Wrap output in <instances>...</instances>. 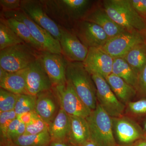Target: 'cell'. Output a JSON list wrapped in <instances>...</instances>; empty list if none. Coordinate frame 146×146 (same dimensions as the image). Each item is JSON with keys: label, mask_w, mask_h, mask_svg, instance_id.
<instances>
[{"label": "cell", "mask_w": 146, "mask_h": 146, "mask_svg": "<svg viewBox=\"0 0 146 146\" xmlns=\"http://www.w3.org/2000/svg\"><path fill=\"white\" fill-rule=\"evenodd\" d=\"M72 30L88 48L92 47L102 48L109 39L100 26L84 20L77 22Z\"/></svg>", "instance_id": "obj_11"}, {"label": "cell", "mask_w": 146, "mask_h": 146, "mask_svg": "<svg viewBox=\"0 0 146 146\" xmlns=\"http://www.w3.org/2000/svg\"><path fill=\"white\" fill-rule=\"evenodd\" d=\"M104 9L115 23L127 31L142 33L146 30V22L131 5L130 0H106Z\"/></svg>", "instance_id": "obj_2"}, {"label": "cell", "mask_w": 146, "mask_h": 146, "mask_svg": "<svg viewBox=\"0 0 146 146\" xmlns=\"http://www.w3.org/2000/svg\"><path fill=\"white\" fill-rule=\"evenodd\" d=\"M18 99V95L0 89V112L14 110Z\"/></svg>", "instance_id": "obj_29"}, {"label": "cell", "mask_w": 146, "mask_h": 146, "mask_svg": "<svg viewBox=\"0 0 146 146\" xmlns=\"http://www.w3.org/2000/svg\"><path fill=\"white\" fill-rule=\"evenodd\" d=\"M70 116V128L68 139L71 144L81 146L90 139L89 125L86 118Z\"/></svg>", "instance_id": "obj_20"}, {"label": "cell", "mask_w": 146, "mask_h": 146, "mask_svg": "<svg viewBox=\"0 0 146 146\" xmlns=\"http://www.w3.org/2000/svg\"><path fill=\"white\" fill-rule=\"evenodd\" d=\"M70 128V116L60 108L55 117L48 126L52 141L65 142L68 138Z\"/></svg>", "instance_id": "obj_21"}, {"label": "cell", "mask_w": 146, "mask_h": 146, "mask_svg": "<svg viewBox=\"0 0 146 146\" xmlns=\"http://www.w3.org/2000/svg\"><path fill=\"white\" fill-rule=\"evenodd\" d=\"M39 58L53 86L66 83V69L68 61L63 55L41 51Z\"/></svg>", "instance_id": "obj_12"}, {"label": "cell", "mask_w": 146, "mask_h": 146, "mask_svg": "<svg viewBox=\"0 0 146 146\" xmlns=\"http://www.w3.org/2000/svg\"><path fill=\"white\" fill-rule=\"evenodd\" d=\"M21 122L17 119L13 120L9 126L7 132V139H10L15 131L18 127Z\"/></svg>", "instance_id": "obj_37"}, {"label": "cell", "mask_w": 146, "mask_h": 146, "mask_svg": "<svg viewBox=\"0 0 146 146\" xmlns=\"http://www.w3.org/2000/svg\"><path fill=\"white\" fill-rule=\"evenodd\" d=\"M40 52L25 43L0 50V67L8 72L22 70L37 60Z\"/></svg>", "instance_id": "obj_4"}, {"label": "cell", "mask_w": 146, "mask_h": 146, "mask_svg": "<svg viewBox=\"0 0 146 146\" xmlns=\"http://www.w3.org/2000/svg\"><path fill=\"white\" fill-rule=\"evenodd\" d=\"M114 58L102 48H90L83 64L91 75H98L106 80L112 73Z\"/></svg>", "instance_id": "obj_14"}, {"label": "cell", "mask_w": 146, "mask_h": 146, "mask_svg": "<svg viewBox=\"0 0 146 146\" xmlns=\"http://www.w3.org/2000/svg\"><path fill=\"white\" fill-rule=\"evenodd\" d=\"M48 130V125L36 114L31 122L26 125L24 135L36 134Z\"/></svg>", "instance_id": "obj_30"}, {"label": "cell", "mask_w": 146, "mask_h": 146, "mask_svg": "<svg viewBox=\"0 0 146 146\" xmlns=\"http://www.w3.org/2000/svg\"><path fill=\"white\" fill-rule=\"evenodd\" d=\"M66 77L84 103L92 111L96 109L98 104L96 89L91 74L84 68L83 63L68 62Z\"/></svg>", "instance_id": "obj_3"}, {"label": "cell", "mask_w": 146, "mask_h": 146, "mask_svg": "<svg viewBox=\"0 0 146 146\" xmlns=\"http://www.w3.org/2000/svg\"><path fill=\"white\" fill-rule=\"evenodd\" d=\"M36 96L28 94H18L14 110L17 116L25 112L35 111Z\"/></svg>", "instance_id": "obj_28"}, {"label": "cell", "mask_w": 146, "mask_h": 146, "mask_svg": "<svg viewBox=\"0 0 146 146\" xmlns=\"http://www.w3.org/2000/svg\"><path fill=\"white\" fill-rule=\"evenodd\" d=\"M91 75L96 86L97 98L101 106L111 117H121L125 105L116 97L106 79L98 75Z\"/></svg>", "instance_id": "obj_8"}, {"label": "cell", "mask_w": 146, "mask_h": 146, "mask_svg": "<svg viewBox=\"0 0 146 146\" xmlns=\"http://www.w3.org/2000/svg\"><path fill=\"white\" fill-rule=\"evenodd\" d=\"M134 9L143 18H146V0H130Z\"/></svg>", "instance_id": "obj_34"}, {"label": "cell", "mask_w": 146, "mask_h": 146, "mask_svg": "<svg viewBox=\"0 0 146 146\" xmlns=\"http://www.w3.org/2000/svg\"><path fill=\"white\" fill-rule=\"evenodd\" d=\"M132 146H146V138H142L138 140Z\"/></svg>", "instance_id": "obj_40"}, {"label": "cell", "mask_w": 146, "mask_h": 146, "mask_svg": "<svg viewBox=\"0 0 146 146\" xmlns=\"http://www.w3.org/2000/svg\"><path fill=\"white\" fill-rule=\"evenodd\" d=\"M26 127V125L25 124L22 123H20L18 127L11 137L10 140L13 141L18 137L24 135L25 132Z\"/></svg>", "instance_id": "obj_38"}, {"label": "cell", "mask_w": 146, "mask_h": 146, "mask_svg": "<svg viewBox=\"0 0 146 146\" xmlns=\"http://www.w3.org/2000/svg\"><path fill=\"white\" fill-rule=\"evenodd\" d=\"M58 101L52 89L36 96L35 111L49 126L59 111L58 110Z\"/></svg>", "instance_id": "obj_17"}, {"label": "cell", "mask_w": 146, "mask_h": 146, "mask_svg": "<svg viewBox=\"0 0 146 146\" xmlns=\"http://www.w3.org/2000/svg\"><path fill=\"white\" fill-rule=\"evenodd\" d=\"M47 15L58 25L72 30L91 9L89 0H41Z\"/></svg>", "instance_id": "obj_1"}, {"label": "cell", "mask_w": 146, "mask_h": 146, "mask_svg": "<svg viewBox=\"0 0 146 146\" xmlns=\"http://www.w3.org/2000/svg\"><path fill=\"white\" fill-rule=\"evenodd\" d=\"M21 10L59 41L61 35L59 26L47 15L41 0H21Z\"/></svg>", "instance_id": "obj_9"}, {"label": "cell", "mask_w": 146, "mask_h": 146, "mask_svg": "<svg viewBox=\"0 0 146 146\" xmlns=\"http://www.w3.org/2000/svg\"><path fill=\"white\" fill-rule=\"evenodd\" d=\"M81 146H99L98 145L95 143L94 141L91 140V139H89L88 141L85 142Z\"/></svg>", "instance_id": "obj_42"}, {"label": "cell", "mask_w": 146, "mask_h": 146, "mask_svg": "<svg viewBox=\"0 0 146 146\" xmlns=\"http://www.w3.org/2000/svg\"><path fill=\"white\" fill-rule=\"evenodd\" d=\"M25 43L13 31L4 17L0 18V50Z\"/></svg>", "instance_id": "obj_26"}, {"label": "cell", "mask_w": 146, "mask_h": 146, "mask_svg": "<svg viewBox=\"0 0 146 146\" xmlns=\"http://www.w3.org/2000/svg\"><path fill=\"white\" fill-rule=\"evenodd\" d=\"M144 131L146 133V121L145 122L144 125Z\"/></svg>", "instance_id": "obj_43"}, {"label": "cell", "mask_w": 146, "mask_h": 146, "mask_svg": "<svg viewBox=\"0 0 146 146\" xmlns=\"http://www.w3.org/2000/svg\"><path fill=\"white\" fill-rule=\"evenodd\" d=\"M49 146H70L63 141H52Z\"/></svg>", "instance_id": "obj_39"}, {"label": "cell", "mask_w": 146, "mask_h": 146, "mask_svg": "<svg viewBox=\"0 0 146 146\" xmlns=\"http://www.w3.org/2000/svg\"><path fill=\"white\" fill-rule=\"evenodd\" d=\"M7 20L11 28L25 44L37 51H44L42 46L33 38L25 24L14 18H7Z\"/></svg>", "instance_id": "obj_24"}, {"label": "cell", "mask_w": 146, "mask_h": 146, "mask_svg": "<svg viewBox=\"0 0 146 146\" xmlns=\"http://www.w3.org/2000/svg\"><path fill=\"white\" fill-rule=\"evenodd\" d=\"M128 109L131 113L135 115L146 114V100L129 102L128 103Z\"/></svg>", "instance_id": "obj_32"}, {"label": "cell", "mask_w": 146, "mask_h": 146, "mask_svg": "<svg viewBox=\"0 0 146 146\" xmlns=\"http://www.w3.org/2000/svg\"><path fill=\"white\" fill-rule=\"evenodd\" d=\"M137 90L146 95V64L138 74Z\"/></svg>", "instance_id": "obj_35"}, {"label": "cell", "mask_w": 146, "mask_h": 146, "mask_svg": "<svg viewBox=\"0 0 146 146\" xmlns=\"http://www.w3.org/2000/svg\"><path fill=\"white\" fill-rule=\"evenodd\" d=\"M82 20L98 25L105 32L109 39L127 31L122 27L115 23L104 9H90Z\"/></svg>", "instance_id": "obj_18"}, {"label": "cell", "mask_w": 146, "mask_h": 146, "mask_svg": "<svg viewBox=\"0 0 146 146\" xmlns=\"http://www.w3.org/2000/svg\"><path fill=\"white\" fill-rule=\"evenodd\" d=\"M26 80L27 91L30 95L36 96L52 89V84L39 58L26 68Z\"/></svg>", "instance_id": "obj_15"}, {"label": "cell", "mask_w": 146, "mask_h": 146, "mask_svg": "<svg viewBox=\"0 0 146 146\" xmlns=\"http://www.w3.org/2000/svg\"><path fill=\"white\" fill-rule=\"evenodd\" d=\"M2 141L3 146H18L14 143L12 140L10 139H6Z\"/></svg>", "instance_id": "obj_41"}, {"label": "cell", "mask_w": 146, "mask_h": 146, "mask_svg": "<svg viewBox=\"0 0 146 146\" xmlns=\"http://www.w3.org/2000/svg\"><path fill=\"white\" fill-rule=\"evenodd\" d=\"M1 16L6 19L14 18L25 24L28 28L33 38L42 46L44 51L62 54L59 41L32 21L21 9L1 12Z\"/></svg>", "instance_id": "obj_6"}, {"label": "cell", "mask_w": 146, "mask_h": 146, "mask_svg": "<svg viewBox=\"0 0 146 146\" xmlns=\"http://www.w3.org/2000/svg\"><path fill=\"white\" fill-rule=\"evenodd\" d=\"M49 146V145H48V146Z\"/></svg>", "instance_id": "obj_45"}, {"label": "cell", "mask_w": 146, "mask_h": 146, "mask_svg": "<svg viewBox=\"0 0 146 146\" xmlns=\"http://www.w3.org/2000/svg\"><path fill=\"white\" fill-rule=\"evenodd\" d=\"M112 74L121 78L137 90L138 74L123 58H114Z\"/></svg>", "instance_id": "obj_23"}, {"label": "cell", "mask_w": 146, "mask_h": 146, "mask_svg": "<svg viewBox=\"0 0 146 146\" xmlns=\"http://www.w3.org/2000/svg\"><path fill=\"white\" fill-rule=\"evenodd\" d=\"M145 42L142 33L127 31L110 39L102 48L113 58H123L135 46Z\"/></svg>", "instance_id": "obj_10"}, {"label": "cell", "mask_w": 146, "mask_h": 146, "mask_svg": "<svg viewBox=\"0 0 146 146\" xmlns=\"http://www.w3.org/2000/svg\"><path fill=\"white\" fill-rule=\"evenodd\" d=\"M18 146H47L52 141L48 130L36 134L23 135L13 141Z\"/></svg>", "instance_id": "obj_27"}, {"label": "cell", "mask_w": 146, "mask_h": 146, "mask_svg": "<svg viewBox=\"0 0 146 146\" xmlns=\"http://www.w3.org/2000/svg\"><path fill=\"white\" fill-rule=\"evenodd\" d=\"M59 27L61 35L59 42L62 54L68 62H83L89 48L82 44L72 30Z\"/></svg>", "instance_id": "obj_13"}, {"label": "cell", "mask_w": 146, "mask_h": 146, "mask_svg": "<svg viewBox=\"0 0 146 146\" xmlns=\"http://www.w3.org/2000/svg\"><path fill=\"white\" fill-rule=\"evenodd\" d=\"M112 118L113 129L122 143H131L143 137V131L133 120L125 117Z\"/></svg>", "instance_id": "obj_16"}, {"label": "cell", "mask_w": 146, "mask_h": 146, "mask_svg": "<svg viewBox=\"0 0 146 146\" xmlns=\"http://www.w3.org/2000/svg\"><path fill=\"white\" fill-rule=\"evenodd\" d=\"M21 0H1V12H9L21 9Z\"/></svg>", "instance_id": "obj_33"}, {"label": "cell", "mask_w": 146, "mask_h": 146, "mask_svg": "<svg viewBox=\"0 0 146 146\" xmlns=\"http://www.w3.org/2000/svg\"><path fill=\"white\" fill-rule=\"evenodd\" d=\"M116 146H119V145H117Z\"/></svg>", "instance_id": "obj_44"}, {"label": "cell", "mask_w": 146, "mask_h": 146, "mask_svg": "<svg viewBox=\"0 0 146 146\" xmlns=\"http://www.w3.org/2000/svg\"><path fill=\"white\" fill-rule=\"evenodd\" d=\"M52 90L60 108L68 115L86 118L91 114L92 110L79 97L69 80L63 85L53 86Z\"/></svg>", "instance_id": "obj_7"}, {"label": "cell", "mask_w": 146, "mask_h": 146, "mask_svg": "<svg viewBox=\"0 0 146 146\" xmlns=\"http://www.w3.org/2000/svg\"><path fill=\"white\" fill-rule=\"evenodd\" d=\"M36 114L35 111L25 112L18 115L17 116V119L21 123L27 125L31 122Z\"/></svg>", "instance_id": "obj_36"}, {"label": "cell", "mask_w": 146, "mask_h": 146, "mask_svg": "<svg viewBox=\"0 0 146 146\" xmlns=\"http://www.w3.org/2000/svg\"><path fill=\"white\" fill-rule=\"evenodd\" d=\"M106 80L115 96L123 103L128 102L136 95L135 88L112 73Z\"/></svg>", "instance_id": "obj_22"}, {"label": "cell", "mask_w": 146, "mask_h": 146, "mask_svg": "<svg viewBox=\"0 0 146 146\" xmlns=\"http://www.w3.org/2000/svg\"><path fill=\"white\" fill-rule=\"evenodd\" d=\"M17 118L14 110L0 112V133L2 141L7 139V132L9 126Z\"/></svg>", "instance_id": "obj_31"}, {"label": "cell", "mask_w": 146, "mask_h": 146, "mask_svg": "<svg viewBox=\"0 0 146 146\" xmlns=\"http://www.w3.org/2000/svg\"><path fill=\"white\" fill-rule=\"evenodd\" d=\"M123 58L138 75L146 64V42L135 46Z\"/></svg>", "instance_id": "obj_25"}, {"label": "cell", "mask_w": 146, "mask_h": 146, "mask_svg": "<svg viewBox=\"0 0 146 146\" xmlns=\"http://www.w3.org/2000/svg\"><path fill=\"white\" fill-rule=\"evenodd\" d=\"M86 119L91 140L99 146L117 145L113 134L112 118L99 104Z\"/></svg>", "instance_id": "obj_5"}, {"label": "cell", "mask_w": 146, "mask_h": 146, "mask_svg": "<svg viewBox=\"0 0 146 146\" xmlns=\"http://www.w3.org/2000/svg\"><path fill=\"white\" fill-rule=\"evenodd\" d=\"M26 72V68L10 73L0 67L1 88L17 95L28 94L27 89Z\"/></svg>", "instance_id": "obj_19"}]
</instances>
